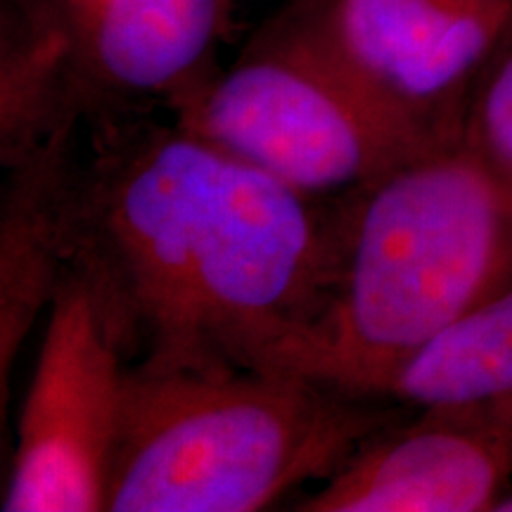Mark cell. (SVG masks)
I'll list each match as a JSON object with an SVG mask.
<instances>
[{
  "label": "cell",
  "mask_w": 512,
  "mask_h": 512,
  "mask_svg": "<svg viewBox=\"0 0 512 512\" xmlns=\"http://www.w3.org/2000/svg\"><path fill=\"white\" fill-rule=\"evenodd\" d=\"M335 204L181 124H102L79 157L72 266L140 370L264 368L323 302Z\"/></svg>",
  "instance_id": "cell-1"
},
{
  "label": "cell",
  "mask_w": 512,
  "mask_h": 512,
  "mask_svg": "<svg viewBox=\"0 0 512 512\" xmlns=\"http://www.w3.org/2000/svg\"><path fill=\"white\" fill-rule=\"evenodd\" d=\"M510 280L512 202L465 138L437 147L337 197L328 292L264 368L384 399L406 363Z\"/></svg>",
  "instance_id": "cell-2"
},
{
  "label": "cell",
  "mask_w": 512,
  "mask_h": 512,
  "mask_svg": "<svg viewBox=\"0 0 512 512\" xmlns=\"http://www.w3.org/2000/svg\"><path fill=\"white\" fill-rule=\"evenodd\" d=\"M280 368H128L107 512H256L325 482L399 418Z\"/></svg>",
  "instance_id": "cell-3"
},
{
  "label": "cell",
  "mask_w": 512,
  "mask_h": 512,
  "mask_svg": "<svg viewBox=\"0 0 512 512\" xmlns=\"http://www.w3.org/2000/svg\"><path fill=\"white\" fill-rule=\"evenodd\" d=\"M178 124L316 200L347 195L444 147L377 98L297 22L216 81L183 95Z\"/></svg>",
  "instance_id": "cell-4"
},
{
  "label": "cell",
  "mask_w": 512,
  "mask_h": 512,
  "mask_svg": "<svg viewBox=\"0 0 512 512\" xmlns=\"http://www.w3.org/2000/svg\"><path fill=\"white\" fill-rule=\"evenodd\" d=\"M126 358L110 313L72 266L46 313L5 512L107 510L131 368Z\"/></svg>",
  "instance_id": "cell-5"
},
{
  "label": "cell",
  "mask_w": 512,
  "mask_h": 512,
  "mask_svg": "<svg viewBox=\"0 0 512 512\" xmlns=\"http://www.w3.org/2000/svg\"><path fill=\"white\" fill-rule=\"evenodd\" d=\"M294 22L434 145H451L512 0H318Z\"/></svg>",
  "instance_id": "cell-6"
},
{
  "label": "cell",
  "mask_w": 512,
  "mask_h": 512,
  "mask_svg": "<svg viewBox=\"0 0 512 512\" xmlns=\"http://www.w3.org/2000/svg\"><path fill=\"white\" fill-rule=\"evenodd\" d=\"M512 489V399L413 408L370 434L302 512H491Z\"/></svg>",
  "instance_id": "cell-7"
},
{
  "label": "cell",
  "mask_w": 512,
  "mask_h": 512,
  "mask_svg": "<svg viewBox=\"0 0 512 512\" xmlns=\"http://www.w3.org/2000/svg\"><path fill=\"white\" fill-rule=\"evenodd\" d=\"M74 131L12 166L0 216V396L74 261Z\"/></svg>",
  "instance_id": "cell-8"
},
{
  "label": "cell",
  "mask_w": 512,
  "mask_h": 512,
  "mask_svg": "<svg viewBox=\"0 0 512 512\" xmlns=\"http://www.w3.org/2000/svg\"><path fill=\"white\" fill-rule=\"evenodd\" d=\"M226 0H93L79 12L81 69L114 93L183 98Z\"/></svg>",
  "instance_id": "cell-9"
},
{
  "label": "cell",
  "mask_w": 512,
  "mask_h": 512,
  "mask_svg": "<svg viewBox=\"0 0 512 512\" xmlns=\"http://www.w3.org/2000/svg\"><path fill=\"white\" fill-rule=\"evenodd\" d=\"M384 399L403 408L512 399V280L406 363Z\"/></svg>",
  "instance_id": "cell-10"
},
{
  "label": "cell",
  "mask_w": 512,
  "mask_h": 512,
  "mask_svg": "<svg viewBox=\"0 0 512 512\" xmlns=\"http://www.w3.org/2000/svg\"><path fill=\"white\" fill-rule=\"evenodd\" d=\"M463 138L512 202V24L477 83Z\"/></svg>",
  "instance_id": "cell-11"
},
{
  "label": "cell",
  "mask_w": 512,
  "mask_h": 512,
  "mask_svg": "<svg viewBox=\"0 0 512 512\" xmlns=\"http://www.w3.org/2000/svg\"><path fill=\"white\" fill-rule=\"evenodd\" d=\"M496 512H512V489L496 505Z\"/></svg>",
  "instance_id": "cell-12"
},
{
  "label": "cell",
  "mask_w": 512,
  "mask_h": 512,
  "mask_svg": "<svg viewBox=\"0 0 512 512\" xmlns=\"http://www.w3.org/2000/svg\"><path fill=\"white\" fill-rule=\"evenodd\" d=\"M74 3H76V8H79V12H83L88 8V5L93 3V0H74Z\"/></svg>",
  "instance_id": "cell-13"
}]
</instances>
